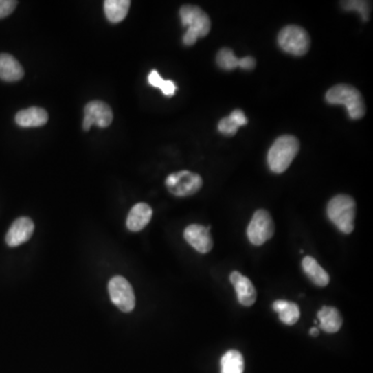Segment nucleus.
Wrapping results in <instances>:
<instances>
[{
    "instance_id": "f257e3e1",
    "label": "nucleus",
    "mask_w": 373,
    "mask_h": 373,
    "mask_svg": "<svg viewBox=\"0 0 373 373\" xmlns=\"http://www.w3.org/2000/svg\"><path fill=\"white\" fill-rule=\"evenodd\" d=\"M181 24L188 26L183 38L185 46H192L197 42L199 38H205L211 30V19L205 12L196 5H183L179 10Z\"/></svg>"
},
{
    "instance_id": "f03ea898",
    "label": "nucleus",
    "mask_w": 373,
    "mask_h": 373,
    "mask_svg": "<svg viewBox=\"0 0 373 373\" xmlns=\"http://www.w3.org/2000/svg\"><path fill=\"white\" fill-rule=\"evenodd\" d=\"M356 209V201L352 196L336 195L328 203L327 215L342 234H350L354 229Z\"/></svg>"
},
{
    "instance_id": "7ed1b4c3",
    "label": "nucleus",
    "mask_w": 373,
    "mask_h": 373,
    "mask_svg": "<svg viewBox=\"0 0 373 373\" xmlns=\"http://www.w3.org/2000/svg\"><path fill=\"white\" fill-rule=\"evenodd\" d=\"M326 100L331 105H343L352 120H360L365 115L364 99L356 87L348 84H338L328 91Z\"/></svg>"
},
{
    "instance_id": "20e7f679",
    "label": "nucleus",
    "mask_w": 373,
    "mask_h": 373,
    "mask_svg": "<svg viewBox=\"0 0 373 373\" xmlns=\"http://www.w3.org/2000/svg\"><path fill=\"white\" fill-rule=\"evenodd\" d=\"M299 150V142L291 135H283L275 140L268 154V164L274 173H283L289 168Z\"/></svg>"
},
{
    "instance_id": "39448f33",
    "label": "nucleus",
    "mask_w": 373,
    "mask_h": 373,
    "mask_svg": "<svg viewBox=\"0 0 373 373\" xmlns=\"http://www.w3.org/2000/svg\"><path fill=\"white\" fill-rule=\"evenodd\" d=\"M167 190L177 197H188L196 194L203 188L201 175L189 170L171 173L165 181Z\"/></svg>"
},
{
    "instance_id": "423d86ee",
    "label": "nucleus",
    "mask_w": 373,
    "mask_h": 373,
    "mask_svg": "<svg viewBox=\"0 0 373 373\" xmlns=\"http://www.w3.org/2000/svg\"><path fill=\"white\" fill-rule=\"evenodd\" d=\"M280 48L289 54L303 56L311 46L309 34L301 26L289 25L283 28L278 36Z\"/></svg>"
},
{
    "instance_id": "0eeeda50",
    "label": "nucleus",
    "mask_w": 373,
    "mask_h": 373,
    "mask_svg": "<svg viewBox=\"0 0 373 373\" xmlns=\"http://www.w3.org/2000/svg\"><path fill=\"white\" fill-rule=\"evenodd\" d=\"M108 293L112 303L124 313L133 311L136 305L133 287L127 279L122 276H114L108 283Z\"/></svg>"
},
{
    "instance_id": "6e6552de",
    "label": "nucleus",
    "mask_w": 373,
    "mask_h": 373,
    "mask_svg": "<svg viewBox=\"0 0 373 373\" xmlns=\"http://www.w3.org/2000/svg\"><path fill=\"white\" fill-rule=\"evenodd\" d=\"M275 232V224L272 216L266 210H258L254 213L247 236L254 246H262L272 238Z\"/></svg>"
},
{
    "instance_id": "1a4fd4ad",
    "label": "nucleus",
    "mask_w": 373,
    "mask_h": 373,
    "mask_svg": "<svg viewBox=\"0 0 373 373\" xmlns=\"http://www.w3.org/2000/svg\"><path fill=\"white\" fill-rule=\"evenodd\" d=\"M113 120L112 109L108 104L102 101L89 102L84 108L83 130L89 131L93 124L99 128H107Z\"/></svg>"
},
{
    "instance_id": "9d476101",
    "label": "nucleus",
    "mask_w": 373,
    "mask_h": 373,
    "mask_svg": "<svg viewBox=\"0 0 373 373\" xmlns=\"http://www.w3.org/2000/svg\"><path fill=\"white\" fill-rule=\"evenodd\" d=\"M211 227H205L199 224H191L185 227L183 238L192 248L201 254L209 253L213 249L214 242L210 234Z\"/></svg>"
},
{
    "instance_id": "9b49d317",
    "label": "nucleus",
    "mask_w": 373,
    "mask_h": 373,
    "mask_svg": "<svg viewBox=\"0 0 373 373\" xmlns=\"http://www.w3.org/2000/svg\"><path fill=\"white\" fill-rule=\"evenodd\" d=\"M230 282L234 286L238 301L245 307H251L258 299L256 287L250 279L242 276L238 271H234L229 276Z\"/></svg>"
},
{
    "instance_id": "f8f14e48",
    "label": "nucleus",
    "mask_w": 373,
    "mask_h": 373,
    "mask_svg": "<svg viewBox=\"0 0 373 373\" xmlns=\"http://www.w3.org/2000/svg\"><path fill=\"white\" fill-rule=\"evenodd\" d=\"M34 231V223L30 218H18L8 230L5 242L9 247L20 246L30 240Z\"/></svg>"
},
{
    "instance_id": "ddd939ff",
    "label": "nucleus",
    "mask_w": 373,
    "mask_h": 373,
    "mask_svg": "<svg viewBox=\"0 0 373 373\" xmlns=\"http://www.w3.org/2000/svg\"><path fill=\"white\" fill-rule=\"evenodd\" d=\"M24 76L23 67L19 61L8 53H0V79L7 82H16Z\"/></svg>"
},
{
    "instance_id": "4468645a",
    "label": "nucleus",
    "mask_w": 373,
    "mask_h": 373,
    "mask_svg": "<svg viewBox=\"0 0 373 373\" xmlns=\"http://www.w3.org/2000/svg\"><path fill=\"white\" fill-rule=\"evenodd\" d=\"M152 210L148 203H139L134 205L127 218V227L130 231H142L150 223Z\"/></svg>"
},
{
    "instance_id": "2eb2a0df",
    "label": "nucleus",
    "mask_w": 373,
    "mask_h": 373,
    "mask_svg": "<svg viewBox=\"0 0 373 373\" xmlns=\"http://www.w3.org/2000/svg\"><path fill=\"white\" fill-rule=\"evenodd\" d=\"M48 118L46 110L40 107H30L18 112L15 122L22 128H38L46 124Z\"/></svg>"
},
{
    "instance_id": "dca6fc26",
    "label": "nucleus",
    "mask_w": 373,
    "mask_h": 373,
    "mask_svg": "<svg viewBox=\"0 0 373 373\" xmlns=\"http://www.w3.org/2000/svg\"><path fill=\"white\" fill-rule=\"evenodd\" d=\"M302 268L306 276L319 287L327 286L330 283V276L327 271L317 262L313 256H305L302 260Z\"/></svg>"
},
{
    "instance_id": "f3484780",
    "label": "nucleus",
    "mask_w": 373,
    "mask_h": 373,
    "mask_svg": "<svg viewBox=\"0 0 373 373\" xmlns=\"http://www.w3.org/2000/svg\"><path fill=\"white\" fill-rule=\"evenodd\" d=\"M317 317L319 319V327L327 333H337L343 324L339 310L332 306H324L317 313Z\"/></svg>"
},
{
    "instance_id": "a211bd4d",
    "label": "nucleus",
    "mask_w": 373,
    "mask_h": 373,
    "mask_svg": "<svg viewBox=\"0 0 373 373\" xmlns=\"http://www.w3.org/2000/svg\"><path fill=\"white\" fill-rule=\"evenodd\" d=\"M273 309L275 313H278L279 319L284 325L293 326L299 321V308L297 304L293 302L285 301V299H277L273 304Z\"/></svg>"
},
{
    "instance_id": "6ab92c4d",
    "label": "nucleus",
    "mask_w": 373,
    "mask_h": 373,
    "mask_svg": "<svg viewBox=\"0 0 373 373\" xmlns=\"http://www.w3.org/2000/svg\"><path fill=\"white\" fill-rule=\"evenodd\" d=\"M131 1L130 0H106L104 11L106 18L111 23H120L127 17Z\"/></svg>"
},
{
    "instance_id": "aec40b11",
    "label": "nucleus",
    "mask_w": 373,
    "mask_h": 373,
    "mask_svg": "<svg viewBox=\"0 0 373 373\" xmlns=\"http://www.w3.org/2000/svg\"><path fill=\"white\" fill-rule=\"evenodd\" d=\"M221 373H244L245 362L238 350H230L223 354L220 361Z\"/></svg>"
},
{
    "instance_id": "412c9836",
    "label": "nucleus",
    "mask_w": 373,
    "mask_h": 373,
    "mask_svg": "<svg viewBox=\"0 0 373 373\" xmlns=\"http://www.w3.org/2000/svg\"><path fill=\"white\" fill-rule=\"evenodd\" d=\"M217 65L222 70L231 71L238 67V58L234 51L229 48H223L218 52Z\"/></svg>"
},
{
    "instance_id": "4be33fe9",
    "label": "nucleus",
    "mask_w": 373,
    "mask_h": 373,
    "mask_svg": "<svg viewBox=\"0 0 373 373\" xmlns=\"http://www.w3.org/2000/svg\"><path fill=\"white\" fill-rule=\"evenodd\" d=\"M370 3L367 1H358V0L342 3V8L346 11L358 12L364 22L368 21L369 17H370Z\"/></svg>"
},
{
    "instance_id": "5701e85b",
    "label": "nucleus",
    "mask_w": 373,
    "mask_h": 373,
    "mask_svg": "<svg viewBox=\"0 0 373 373\" xmlns=\"http://www.w3.org/2000/svg\"><path fill=\"white\" fill-rule=\"evenodd\" d=\"M238 128H240V126L234 122V118L230 115L222 118L219 124H218V130H219L220 133L226 136L234 135L238 132Z\"/></svg>"
},
{
    "instance_id": "b1692460",
    "label": "nucleus",
    "mask_w": 373,
    "mask_h": 373,
    "mask_svg": "<svg viewBox=\"0 0 373 373\" xmlns=\"http://www.w3.org/2000/svg\"><path fill=\"white\" fill-rule=\"evenodd\" d=\"M17 5L18 3L15 0H0V19L11 15L15 11Z\"/></svg>"
},
{
    "instance_id": "393cba45",
    "label": "nucleus",
    "mask_w": 373,
    "mask_h": 373,
    "mask_svg": "<svg viewBox=\"0 0 373 373\" xmlns=\"http://www.w3.org/2000/svg\"><path fill=\"white\" fill-rule=\"evenodd\" d=\"M238 67L242 70H253L256 67V59L252 56L242 57V58L238 59Z\"/></svg>"
},
{
    "instance_id": "a878e982",
    "label": "nucleus",
    "mask_w": 373,
    "mask_h": 373,
    "mask_svg": "<svg viewBox=\"0 0 373 373\" xmlns=\"http://www.w3.org/2000/svg\"><path fill=\"white\" fill-rule=\"evenodd\" d=\"M160 89L166 97H172V95H174L175 91H177V87H175V84L172 81L164 80L163 81L162 85H161Z\"/></svg>"
},
{
    "instance_id": "bb28decb",
    "label": "nucleus",
    "mask_w": 373,
    "mask_h": 373,
    "mask_svg": "<svg viewBox=\"0 0 373 373\" xmlns=\"http://www.w3.org/2000/svg\"><path fill=\"white\" fill-rule=\"evenodd\" d=\"M230 116L234 118V122H236L240 127L246 126V124H248V118L246 117V115H245V113L242 110H234V111L231 112Z\"/></svg>"
},
{
    "instance_id": "cd10ccee",
    "label": "nucleus",
    "mask_w": 373,
    "mask_h": 373,
    "mask_svg": "<svg viewBox=\"0 0 373 373\" xmlns=\"http://www.w3.org/2000/svg\"><path fill=\"white\" fill-rule=\"evenodd\" d=\"M163 81H164V79L160 76V74H159L156 70L152 71V72L150 73V75H148V83H150L152 87L160 89Z\"/></svg>"
},
{
    "instance_id": "c85d7f7f",
    "label": "nucleus",
    "mask_w": 373,
    "mask_h": 373,
    "mask_svg": "<svg viewBox=\"0 0 373 373\" xmlns=\"http://www.w3.org/2000/svg\"><path fill=\"white\" fill-rule=\"evenodd\" d=\"M310 335L313 336V337H317V336H319V331L317 328H311L309 331Z\"/></svg>"
}]
</instances>
